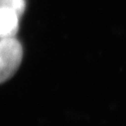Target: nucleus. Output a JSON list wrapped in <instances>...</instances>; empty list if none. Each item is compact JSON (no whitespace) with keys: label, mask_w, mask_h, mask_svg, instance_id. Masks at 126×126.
<instances>
[{"label":"nucleus","mask_w":126,"mask_h":126,"mask_svg":"<svg viewBox=\"0 0 126 126\" xmlns=\"http://www.w3.org/2000/svg\"><path fill=\"white\" fill-rule=\"evenodd\" d=\"M22 57V46L15 37L0 39V84L16 72Z\"/></svg>","instance_id":"1"},{"label":"nucleus","mask_w":126,"mask_h":126,"mask_svg":"<svg viewBox=\"0 0 126 126\" xmlns=\"http://www.w3.org/2000/svg\"><path fill=\"white\" fill-rule=\"evenodd\" d=\"M19 16L9 8H0V39L15 37L19 27Z\"/></svg>","instance_id":"2"},{"label":"nucleus","mask_w":126,"mask_h":126,"mask_svg":"<svg viewBox=\"0 0 126 126\" xmlns=\"http://www.w3.org/2000/svg\"><path fill=\"white\" fill-rule=\"evenodd\" d=\"M0 8H9L21 16L25 9V0H0Z\"/></svg>","instance_id":"3"}]
</instances>
